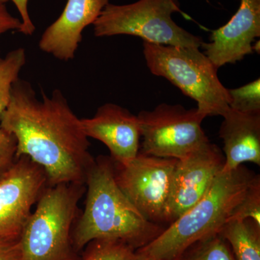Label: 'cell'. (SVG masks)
<instances>
[{"label": "cell", "instance_id": "cell-1", "mask_svg": "<svg viewBox=\"0 0 260 260\" xmlns=\"http://www.w3.org/2000/svg\"><path fill=\"white\" fill-rule=\"evenodd\" d=\"M37 97L31 84L18 78L12 87L0 127L16 140V158L26 156L42 168L48 185L85 184L95 158L81 119L59 90L50 96L41 90Z\"/></svg>", "mask_w": 260, "mask_h": 260}, {"label": "cell", "instance_id": "cell-2", "mask_svg": "<svg viewBox=\"0 0 260 260\" xmlns=\"http://www.w3.org/2000/svg\"><path fill=\"white\" fill-rule=\"evenodd\" d=\"M85 186V208L73 232V244L78 250L99 239L121 241L138 250L164 232L165 228L147 220L121 190L111 157L95 158Z\"/></svg>", "mask_w": 260, "mask_h": 260}, {"label": "cell", "instance_id": "cell-3", "mask_svg": "<svg viewBox=\"0 0 260 260\" xmlns=\"http://www.w3.org/2000/svg\"><path fill=\"white\" fill-rule=\"evenodd\" d=\"M255 176L242 165L221 171L197 204L136 250L137 254L152 260H179L195 243L220 234Z\"/></svg>", "mask_w": 260, "mask_h": 260}, {"label": "cell", "instance_id": "cell-4", "mask_svg": "<svg viewBox=\"0 0 260 260\" xmlns=\"http://www.w3.org/2000/svg\"><path fill=\"white\" fill-rule=\"evenodd\" d=\"M85 184L47 186L20 237V260H74L71 230Z\"/></svg>", "mask_w": 260, "mask_h": 260}, {"label": "cell", "instance_id": "cell-5", "mask_svg": "<svg viewBox=\"0 0 260 260\" xmlns=\"http://www.w3.org/2000/svg\"><path fill=\"white\" fill-rule=\"evenodd\" d=\"M143 54L150 71L162 77L198 103L207 116H223L230 104L228 89L218 69L199 48L174 47L143 42Z\"/></svg>", "mask_w": 260, "mask_h": 260}, {"label": "cell", "instance_id": "cell-6", "mask_svg": "<svg viewBox=\"0 0 260 260\" xmlns=\"http://www.w3.org/2000/svg\"><path fill=\"white\" fill-rule=\"evenodd\" d=\"M181 12L179 0H138L128 5L107 4L93 24L97 37L129 35L143 42L174 47L199 48L201 37L188 32L173 20Z\"/></svg>", "mask_w": 260, "mask_h": 260}, {"label": "cell", "instance_id": "cell-7", "mask_svg": "<svg viewBox=\"0 0 260 260\" xmlns=\"http://www.w3.org/2000/svg\"><path fill=\"white\" fill-rule=\"evenodd\" d=\"M137 116L142 139L140 153L179 160L209 142L202 128L205 118L197 108L161 104Z\"/></svg>", "mask_w": 260, "mask_h": 260}, {"label": "cell", "instance_id": "cell-8", "mask_svg": "<svg viewBox=\"0 0 260 260\" xmlns=\"http://www.w3.org/2000/svg\"><path fill=\"white\" fill-rule=\"evenodd\" d=\"M178 159L159 158L139 152L131 162H114L116 184L149 221L167 223L173 174Z\"/></svg>", "mask_w": 260, "mask_h": 260}, {"label": "cell", "instance_id": "cell-9", "mask_svg": "<svg viewBox=\"0 0 260 260\" xmlns=\"http://www.w3.org/2000/svg\"><path fill=\"white\" fill-rule=\"evenodd\" d=\"M47 186L42 167L28 157L17 158L0 181V238L20 239L32 208Z\"/></svg>", "mask_w": 260, "mask_h": 260}, {"label": "cell", "instance_id": "cell-10", "mask_svg": "<svg viewBox=\"0 0 260 260\" xmlns=\"http://www.w3.org/2000/svg\"><path fill=\"white\" fill-rule=\"evenodd\" d=\"M224 161L221 150L210 141L177 160L173 174L167 223L175 221L205 196L223 170Z\"/></svg>", "mask_w": 260, "mask_h": 260}, {"label": "cell", "instance_id": "cell-11", "mask_svg": "<svg viewBox=\"0 0 260 260\" xmlns=\"http://www.w3.org/2000/svg\"><path fill=\"white\" fill-rule=\"evenodd\" d=\"M260 37V0H241L235 15L223 26L212 31L210 42L201 47L215 68L234 64L253 52L252 43Z\"/></svg>", "mask_w": 260, "mask_h": 260}, {"label": "cell", "instance_id": "cell-12", "mask_svg": "<svg viewBox=\"0 0 260 260\" xmlns=\"http://www.w3.org/2000/svg\"><path fill=\"white\" fill-rule=\"evenodd\" d=\"M88 138L99 140L109 148L116 164L126 165L139 153L140 129L138 116L114 104H105L92 118L81 119Z\"/></svg>", "mask_w": 260, "mask_h": 260}, {"label": "cell", "instance_id": "cell-13", "mask_svg": "<svg viewBox=\"0 0 260 260\" xmlns=\"http://www.w3.org/2000/svg\"><path fill=\"white\" fill-rule=\"evenodd\" d=\"M109 0H68L62 13L42 34L41 50L62 61L75 57L84 29L95 23Z\"/></svg>", "mask_w": 260, "mask_h": 260}, {"label": "cell", "instance_id": "cell-14", "mask_svg": "<svg viewBox=\"0 0 260 260\" xmlns=\"http://www.w3.org/2000/svg\"><path fill=\"white\" fill-rule=\"evenodd\" d=\"M219 130L223 140V172H229L246 162L260 165V114L228 109L222 116Z\"/></svg>", "mask_w": 260, "mask_h": 260}, {"label": "cell", "instance_id": "cell-15", "mask_svg": "<svg viewBox=\"0 0 260 260\" xmlns=\"http://www.w3.org/2000/svg\"><path fill=\"white\" fill-rule=\"evenodd\" d=\"M237 260H260V226L254 220H229L220 232Z\"/></svg>", "mask_w": 260, "mask_h": 260}, {"label": "cell", "instance_id": "cell-16", "mask_svg": "<svg viewBox=\"0 0 260 260\" xmlns=\"http://www.w3.org/2000/svg\"><path fill=\"white\" fill-rule=\"evenodd\" d=\"M26 62L23 48L10 51L5 56L0 54V116L8 107L13 84Z\"/></svg>", "mask_w": 260, "mask_h": 260}, {"label": "cell", "instance_id": "cell-17", "mask_svg": "<svg viewBox=\"0 0 260 260\" xmlns=\"http://www.w3.org/2000/svg\"><path fill=\"white\" fill-rule=\"evenodd\" d=\"M179 260H235L227 242L220 234L195 243Z\"/></svg>", "mask_w": 260, "mask_h": 260}, {"label": "cell", "instance_id": "cell-18", "mask_svg": "<svg viewBox=\"0 0 260 260\" xmlns=\"http://www.w3.org/2000/svg\"><path fill=\"white\" fill-rule=\"evenodd\" d=\"M83 260H138L136 250L118 240L99 239L89 243Z\"/></svg>", "mask_w": 260, "mask_h": 260}, {"label": "cell", "instance_id": "cell-19", "mask_svg": "<svg viewBox=\"0 0 260 260\" xmlns=\"http://www.w3.org/2000/svg\"><path fill=\"white\" fill-rule=\"evenodd\" d=\"M231 109L244 113L260 114L259 78L240 88L228 89Z\"/></svg>", "mask_w": 260, "mask_h": 260}, {"label": "cell", "instance_id": "cell-20", "mask_svg": "<svg viewBox=\"0 0 260 260\" xmlns=\"http://www.w3.org/2000/svg\"><path fill=\"white\" fill-rule=\"evenodd\" d=\"M246 219L254 220L260 226V177L257 174L251 181L244 198L234 208L229 220Z\"/></svg>", "mask_w": 260, "mask_h": 260}, {"label": "cell", "instance_id": "cell-21", "mask_svg": "<svg viewBox=\"0 0 260 260\" xmlns=\"http://www.w3.org/2000/svg\"><path fill=\"white\" fill-rule=\"evenodd\" d=\"M17 143L13 135L0 127V181L16 161Z\"/></svg>", "mask_w": 260, "mask_h": 260}, {"label": "cell", "instance_id": "cell-22", "mask_svg": "<svg viewBox=\"0 0 260 260\" xmlns=\"http://www.w3.org/2000/svg\"><path fill=\"white\" fill-rule=\"evenodd\" d=\"M6 3L8 0H1ZM14 3L21 17L22 27L20 31L24 35L31 36L36 30L35 25L32 23L28 10V0H10Z\"/></svg>", "mask_w": 260, "mask_h": 260}, {"label": "cell", "instance_id": "cell-23", "mask_svg": "<svg viewBox=\"0 0 260 260\" xmlns=\"http://www.w3.org/2000/svg\"><path fill=\"white\" fill-rule=\"evenodd\" d=\"M0 260H20V239L0 238Z\"/></svg>", "mask_w": 260, "mask_h": 260}, {"label": "cell", "instance_id": "cell-24", "mask_svg": "<svg viewBox=\"0 0 260 260\" xmlns=\"http://www.w3.org/2000/svg\"><path fill=\"white\" fill-rule=\"evenodd\" d=\"M21 27V20L10 14L5 3L0 0V37L10 30L20 31Z\"/></svg>", "mask_w": 260, "mask_h": 260}, {"label": "cell", "instance_id": "cell-25", "mask_svg": "<svg viewBox=\"0 0 260 260\" xmlns=\"http://www.w3.org/2000/svg\"><path fill=\"white\" fill-rule=\"evenodd\" d=\"M139 256V259H138V260H152V259H145V258L141 257V256Z\"/></svg>", "mask_w": 260, "mask_h": 260}]
</instances>
